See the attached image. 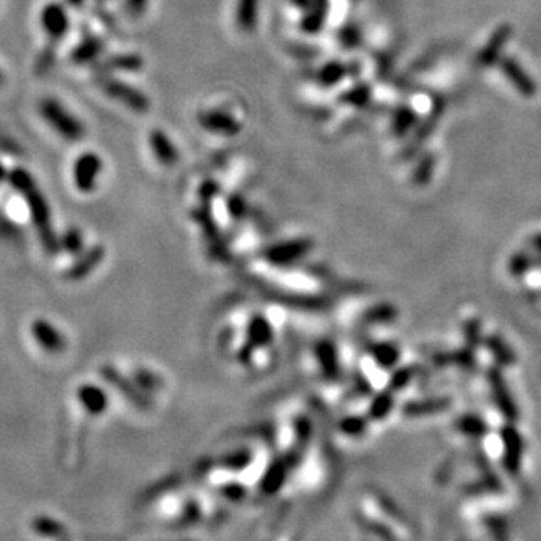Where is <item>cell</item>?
Returning <instances> with one entry per match:
<instances>
[{"label": "cell", "instance_id": "28", "mask_svg": "<svg viewBox=\"0 0 541 541\" xmlns=\"http://www.w3.org/2000/svg\"><path fill=\"white\" fill-rule=\"evenodd\" d=\"M4 81H6V77H4V73H2V70H0V88H2Z\"/></svg>", "mask_w": 541, "mask_h": 541}, {"label": "cell", "instance_id": "1", "mask_svg": "<svg viewBox=\"0 0 541 541\" xmlns=\"http://www.w3.org/2000/svg\"><path fill=\"white\" fill-rule=\"evenodd\" d=\"M9 181L11 188L14 192H18L20 195H23L25 203H27L28 213H31V220L37 230V236H39L41 245H43L44 252L50 257L58 255V252L62 250L60 240H58L57 232L53 229V220H51V210L48 199L44 197V193L41 192L39 186H37L36 180L27 169L23 167H16L9 173Z\"/></svg>", "mask_w": 541, "mask_h": 541}, {"label": "cell", "instance_id": "6", "mask_svg": "<svg viewBox=\"0 0 541 541\" xmlns=\"http://www.w3.org/2000/svg\"><path fill=\"white\" fill-rule=\"evenodd\" d=\"M41 25L50 37V44H57L69 31V18L60 4H48L41 13Z\"/></svg>", "mask_w": 541, "mask_h": 541}, {"label": "cell", "instance_id": "4", "mask_svg": "<svg viewBox=\"0 0 541 541\" xmlns=\"http://www.w3.org/2000/svg\"><path fill=\"white\" fill-rule=\"evenodd\" d=\"M102 159L95 151H83L73 164L74 186L81 193H92L97 188L100 173H102Z\"/></svg>", "mask_w": 541, "mask_h": 541}, {"label": "cell", "instance_id": "22", "mask_svg": "<svg viewBox=\"0 0 541 541\" xmlns=\"http://www.w3.org/2000/svg\"><path fill=\"white\" fill-rule=\"evenodd\" d=\"M532 264H535V260H532L527 253H517V255L510 260V272L515 276L524 274L525 271H529V267H531Z\"/></svg>", "mask_w": 541, "mask_h": 541}, {"label": "cell", "instance_id": "16", "mask_svg": "<svg viewBox=\"0 0 541 541\" xmlns=\"http://www.w3.org/2000/svg\"><path fill=\"white\" fill-rule=\"evenodd\" d=\"M511 36V31L510 27H501L498 28V31L494 32V36L491 37V41H488L487 46L481 50V53L478 55V63L483 67H488L492 65L496 60H498L499 53H501V50L505 48V43L508 41V37Z\"/></svg>", "mask_w": 541, "mask_h": 541}, {"label": "cell", "instance_id": "2", "mask_svg": "<svg viewBox=\"0 0 541 541\" xmlns=\"http://www.w3.org/2000/svg\"><path fill=\"white\" fill-rule=\"evenodd\" d=\"M39 114L62 139L69 141V143H76V141H81L87 136L85 123L77 117H74L55 97H44L41 100Z\"/></svg>", "mask_w": 541, "mask_h": 541}, {"label": "cell", "instance_id": "10", "mask_svg": "<svg viewBox=\"0 0 541 541\" xmlns=\"http://www.w3.org/2000/svg\"><path fill=\"white\" fill-rule=\"evenodd\" d=\"M100 375H102V378L106 380L111 387L120 390L122 394L129 399V401L134 402V405H139V406L144 405V399L143 395H141V392L137 390L136 387L132 385V382H129V380H127L125 376L118 371V369H114L113 365H102Z\"/></svg>", "mask_w": 541, "mask_h": 541}, {"label": "cell", "instance_id": "13", "mask_svg": "<svg viewBox=\"0 0 541 541\" xmlns=\"http://www.w3.org/2000/svg\"><path fill=\"white\" fill-rule=\"evenodd\" d=\"M104 53V43L99 37H87L81 41L70 53V62L76 65H87V63L95 62L100 55Z\"/></svg>", "mask_w": 541, "mask_h": 541}, {"label": "cell", "instance_id": "7", "mask_svg": "<svg viewBox=\"0 0 541 541\" xmlns=\"http://www.w3.org/2000/svg\"><path fill=\"white\" fill-rule=\"evenodd\" d=\"M104 257H106V248H104V246L100 245L92 246L88 252H85L83 255H80L76 260H74L73 266H70L65 272V278L70 279V282H80V279H85L87 276H90L92 272L95 271V267L102 262Z\"/></svg>", "mask_w": 541, "mask_h": 541}, {"label": "cell", "instance_id": "24", "mask_svg": "<svg viewBox=\"0 0 541 541\" xmlns=\"http://www.w3.org/2000/svg\"><path fill=\"white\" fill-rule=\"evenodd\" d=\"M148 7V0H127L125 11L130 18H139Z\"/></svg>", "mask_w": 541, "mask_h": 541}, {"label": "cell", "instance_id": "20", "mask_svg": "<svg viewBox=\"0 0 541 541\" xmlns=\"http://www.w3.org/2000/svg\"><path fill=\"white\" fill-rule=\"evenodd\" d=\"M36 531L41 536H50V538H60V535H65V529L62 524H58L57 520H51V518H37L36 524H33Z\"/></svg>", "mask_w": 541, "mask_h": 541}, {"label": "cell", "instance_id": "25", "mask_svg": "<svg viewBox=\"0 0 541 541\" xmlns=\"http://www.w3.org/2000/svg\"><path fill=\"white\" fill-rule=\"evenodd\" d=\"M531 246L535 250H538V252H541V234H536L535 237L531 240Z\"/></svg>", "mask_w": 541, "mask_h": 541}, {"label": "cell", "instance_id": "19", "mask_svg": "<svg viewBox=\"0 0 541 541\" xmlns=\"http://www.w3.org/2000/svg\"><path fill=\"white\" fill-rule=\"evenodd\" d=\"M55 60H57V44H48L36 62L37 76H46V74L53 69Z\"/></svg>", "mask_w": 541, "mask_h": 541}, {"label": "cell", "instance_id": "21", "mask_svg": "<svg viewBox=\"0 0 541 541\" xmlns=\"http://www.w3.org/2000/svg\"><path fill=\"white\" fill-rule=\"evenodd\" d=\"M492 383H494V387H496V394L499 395V402H501V406H503V412H505L508 417H511V419H515V417H517V412H515V408H513V402H511L508 395H506V390H505V385H503L501 376L499 375L492 376Z\"/></svg>", "mask_w": 541, "mask_h": 541}, {"label": "cell", "instance_id": "17", "mask_svg": "<svg viewBox=\"0 0 541 541\" xmlns=\"http://www.w3.org/2000/svg\"><path fill=\"white\" fill-rule=\"evenodd\" d=\"M60 246L65 253H70V255H80L81 250H83V236H81V230L76 229V227L67 229L60 240Z\"/></svg>", "mask_w": 541, "mask_h": 541}, {"label": "cell", "instance_id": "15", "mask_svg": "<svg viewBox=\"0 0 541 541\" xmlns=\"http://www.w3.org/2000/svg\"><path fill=\"white\" fill-rule=\"evenodd\" d=\"M311 248V245L306 241H299V242H286V245H278L274 248H271L267 252V259L274 264H289L292 260L299 259V257L304 255L308 250Z\"/></svg>", "mask_w": 541, "mask_h": 541}, {"label": "cell", "instance_id": "5", "mask_svg": "<svg viewBox=\"0 0 541 541\" xmlns=\"http://www.w3.org/2000/svg\"><path fill=\"white\" fill-rule=\"evenodd\" d=\"M31 332L36 339L37 345L50 353H60L65 350V336L62 334L57 327L44 318L33 320L31 326Z\"/></svg>", "mask_w": 541, "mask_h": 541}, {"label": "cell", "instance_id": "12", "mask_svg": "<svg viewBox=\"0 0 541 541\" xmlns=\"http://www.w3.org/2000/svg\"><path fill=\"white\" fill-rule=\"evenodd\" d=\"M501 69L503 73H505V76L515 85V88H517L522 95H527V97L535 95L536 93L535 81H532L531 77L524 73V69H522L517 62L511 60V58H505V60L501 62Z\"/></svg>", "mask_w": 541, "mask_h": 541}, {"label": "cell", "instance_id": "18", "mask_svg": "<svg viewBox=\"0 0 541 541\" xmlns=\"http://www.w3.org/2000/svg\"><path fill=\"white\" fill-rule=\"evenodd\" d=\"M255 11L257 0H241L240 7H237V21H240L241 28L252 31L255 25Z\"/></svg>", "mask_w": 541, "mask_h": 541}, {"label": "cell", "instance_id": "27", "mask_svg": "<svg viewBox=\"0 0 541 541\" xmlns=\"http://www.w3.org/2000/svg\"><path fill=\"white\" fill-rule=\"evenodd\" d=\"M67 2H69L70 6H74V7H76V6H81V4H83L85 0H67Z\"/></svg>", "mask_w": 541, "mask_h": 541}, {"label": "cell", "instance_id": "8", "mask_svg": "<svg viewBox=\"0 0 541 541\" xmlns=\"http://www.w3.org/2000/svg\"><path fill=\"white\" fill-rule=\"evenodd\" d=\"M150 148L153 155H155V159L159 160L162 166H174V164H178V160H180V153H178L176 146H174L173 141L169 139V136H167L164 130H151Z\"/></svg>", "mask_w": 541, "mask_h": 541}, {"label": "cell", "instance_id": "3", "mask_svg": "<svg viewBox=\"0 0 541 541\" xmlns=\"http://www.w3.org/2000/svg\"><path fill=\"white\" fill-rule=\"evenodd\" d=\"M97 87L106 93L107 97H111V99L117 100V102L123 104V106L129 107V109L136 111V113H146V111L150 109V99L141 90L130 87L125 81L100 76L97 77Z\"/></svg>", "mask_w": 541, "mask_h": 541}, {"label": "cell", "instance_id": "26", "mask_svg": "<svg viewBox=\"0 0 541 541\" xmlns=\"http://www.w3.org/2000/svg\"><path fill=\"white\" fill-rule=\"evenodd\" d=\"M7 178H9V173H7V169H6V167H4L2 164H0V185H2V183L6 181Z\"/></svg>", "mask_w": 541, "mask_h": 541}, {"label": "cell", "instance_id": "11", "mask_svg": "<svg viewBox=\"0 0 541 541\" xmlns=\"http://www.w3.org/2000/svg\"><path fill=\"white\" fill-rule=\"evenodd\" d=\"M144 62L139 55L125 53V55H113V57L106 58L97 65V73L99 74H109L117 73V70H125V73H136V70L143 69Z\"/></svg>", "mask_w": 541, "mask_h": 541}, {"label": "cell", "instance_id": "23", "mask_svg": "<svg viewBox=\"0 0 541 541\" xmlns=\"http://www.w3.org/2000/svg\"><path fill=\"white\" fill-rule=\"evenodd\" d=\"M488 346L494 350L496 357H499V360H501L503 364H510V362H513V352H510L508 346H506L499 338H492L491 341H488Z\"/></svg>", "mask_w": 541, "mask_h": 541}, {"label": "cell", "instance_id": "9", "mask_svg": "<svg viewBox=\"0 0 541 541\" xmlns=\"http://www.w3.org/2000/svg\"><path fill=\"white\" fill-rule=\"evenodd\" d=\"M77 399H80L81 406L87 409V413L95 417L106 413L107 405H109L106 392L100 389V387L92 385V383L81 385L80 389H77Z\"/></svg>", "mask_w": 541, "mask_h": 541}, {"label": "cell", "instance_id": "14", "mask_svg": "<svg viewBox=\"0 0 541 541\" xmlns=\"http://www.w3.org/2000/svg\"><path fill=\"white\" fill-rule=\"evenodd\" d=\"M199 123L204 127L206 130H211V132H218V134H237L240 132V123L234 120L232 117L223 113H203L199 117Z\"/></svg>", "mask_w": 541, "mask_h": 541}]
</instances>
